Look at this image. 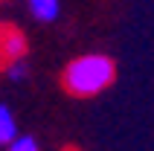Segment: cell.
Segmentation results:
<instances>
[{
	"label": "cell",
	"mask_w": 154,
	"mask_h": 151,
	"mask_svg": "<svg viewBox=\"0 0 154 151\" xmlns=\"http://www.w3.org/2000/svg\"><path fill=\"white\" fill-rule=\"evenodd\" d=\"M29 9H32L35 20L41 23H55L61 15V0H29Z\"/></svg>",
	"instance_id": "3957f363"
},
{
	"label": "cell",
	"mask_w": 154,
	"mask_h": 151,
	"mask_svg": "<svg viewBox=\"0 0 154 151\" xmlns=\"http://www.w3.org/2000/svg\"><path fill=\"white\" fill-rule=\"evenodd\" d=\"M116 79V64L113 58L102 55V52H87V55H79L64 67L61 73V84L70 96H79V99H90V96H99L102 90H108Z\"/></svg>",
	"instance_id": "6da1fadb"
},
{
	"label": "cell",
	"mask_w": 154,
	"mask_h": 151,
	"mask_svg": "<svg viewBox=\"0 0 154 151\" xmlns=\"http://www.w3.org/2000/svg\"><path fill=\"white\" fill-rule=\"evenodd\" d=\"M15 58H26V35L9 23H0V67Z\"/></svg>",
	"instance_id": "7a4b0ae2"
},
{
	"label": "cell",
	"mask_w": 154,
	"mask_h": 151,
	"mask_svg": "<svg viewBox=\"0 0 154 151\" xmlns=\"http://www.w3.org/2000/svg\"><path fill=\"white\" fill-rule=\"evenodd\" d=\"M17 137V119L9 105H0V148H6Z\"/></svg>",
	"instance_id": "277c9868"
},
{
	"label": "cell",
	"mask_w": 154,
	"mask_h": 151,
	"mask_svg": "<svg viewBox=\"0 0 154 151\" xmlns=\"http://www.w3.org/2000/svg\"><path fill=\"white\" fill-rule=\"evenodd\" d=\"M6 73H9V79H12V82H23L26 73H29V67H26L23 58H15V61H9V64H6Z\"/></svg>",
	"instance_id": "8992f818"
},
{
	"label": "cell",
	"mask_w": 154,
	"mask_h": 151,
	"mask_svg": "<svg viewBox=\"0 0 154 151\" xmlns=\"http://www.w3.org/2000/svg\"><path fill=\"white\" fill-rule=\"evenodd\" d=\"M6 151H41V145H38L35 137H20V134H17L15 140L6 145Z\"/></svg>",
	"instance_id": "5b68a950"
}]
</instances>
